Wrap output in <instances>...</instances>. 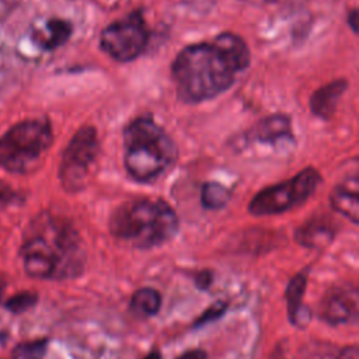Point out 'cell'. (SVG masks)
Wrapping results in <instances>:
<instances>
[{"label":"cell","instance_id":"1","mask_svg":"<svg viewBox=\"0 0 359 359\" xmlns=\"http://www.w3.org/2000/svg\"><path fill=\"white\" fill-rule=\"evenodd\" d=\"M250 65V50L236 34L223 32L212 42L184 48L172 62V79L178 97L198 104L229 90L237 74Z\"/></svg>","mask_w":359,"mask_h":359},{"label":"cell","instance_id":"2","mask_svg":"<svg viewBox=\"0 0 359 359\" xmlns=\"http://www.w3.org/2000/svg\"><path fill=\"white\" fill-rule=\"evenodd\" d=\"M18 254L25 273L43 280L77 278L86 265V250L74 226L49 212L28 223Z\"/></svg>","mask_w":359,"mask_h":359},{"label":"cell","instance_id":"3","mask_svg":"<svg viewBox=\"0 0 359 359\" xmlns=\"http://www.w3.org/2000/svg\"><path fill=\"white\" fill-rule=\"evenodd\" d=\"M109 231L132 247L147 250L163 245L177 234L178 217L161 199H133L112 212Z\"/></svg>","mask_w":359,"mask_h":359},{"label":"cell","instance_id":"4","mask_svg":"<svg viewBox=\"0 0 359 359\" xmlns=\"http://www.w3.org/2000/svg\"><path fill=\"white\" fill-rule=\"evenodd\" d=\"M123 147L125 168L139 182L156 180L177 157L174 142L150 116H139L125 128Z\"/></svg>","mask_w":359,"mask_h":359},{"label":"cell","instance_id":"5","mask_svg":"<svg viewBox=\"0 0 359 359\" xmlns=\"http://www.w3.org/2000/svg\"><path fill=\"white\" fill-rule=\"evenodd\" d=\"M48 119H24L0 136V165L13 174L34 171L52 144Z\"/></svg>","mask_w":359,"mask_h":359},{"label":"cell","instance_id":"6","mask_svg":"<svg viewBox=\"0 0 359 359\" xmlns=\"http://www.w3.org/2000/svg\"><path fill=\"white\" fill-rule=\"evenodd\" d=\"M321 182L317 170L309 167L273 187L259 191L250 202L248 210L255 216H268L283 213L306 202Z\"/></svg>","mask_w":359,"mask_h":359},{"label":"cell","instance_id":"7","mask_svg":"<svg viewBox=\"0 0 359 359\" xmlns=\"http://www.w3.org/2000/svg\"><path fill=\"white\" fill-rule=\"evenodd\" d=\"M149 29L140 10L105 27L100 35L102 50L118 62L136 59L146 48Z\"/></svg>","mask_w":359,"mask_h":359},{"label":"cell","instance_id":"8","mask_svg":"<svg viewBox=\"0 0 359 359\" xmlns=\"http://www.w3.org/2000/svg\"><path fill=\"white\" fill-rule=\"evenodd\" d=\"M98 150L100 143L93 126H84L74 133L63 151L59 168V178L66 189L77 191L84 184Z\"/></svg>","mask_w":359,"mask_h":359},{"label":"cell","instance_id":"9","mask_svg":"<svg viewBox=\"0 0 359 359\" xmlns=\"http://www.w3.org/2000/svg\"><path fill=\"white\" fill-rule=\"evenodd\" d=\"M358 316L359 292L351 283L328 289L318 304V317L331 325L356 324Z\"/></svg>","mask_w":359,"mask_h":359},{"label":"cell","instance_id":"10","mask_svg":"<svg viewBox=\"0 0 359 359\" xmlns=\"http://www.w3.org/2000/svg\"><path fill=\"white\" fill-rule=\"evenodd\" d=\"M307 285V272L302 271L296 273L286 287V304L289 321L294 327H306L311 318L310 310L303 304L304 290Z\"/></svg>","mask_w":359,"mask_h":359},{"label":"cell","instance_id":"11","mask_svg":"<svg viewBox=\"0 0 359 359\" xmlns=\"http://www.w3.org/2000/svg\"><path fill=\"white\" fill-rule=\"evenodd\" d=\"M359 182L358 175L346 178L344 182L338 184L331 194V206L339 215L348 217L352 223L359 222Z\"/></svg>","mask_w":359,"mask_h":359},{"label":"cell","instance_id":"12","mask_svg":"<svg viewBox=\"0 0 359 359\" xmlns=\"http://www.w3.org/2000/svg\"><path fill=\"white\" fill-rule=\"evenodd\" d=\"M250 139L259 143L276 144L283 140L292 142L290 119L283 115H273L258 122L250 132Z\"/></svg>","mask_w":359,"mask_h":359},{"label":"cell","instance_id":"13","mask_svg":"<svg viewBox=\"0 0 359 359\" xmlns=\"http://www.w3.org/2000/svg\"><path fill=\"white\" fill-rule=\"evenodd\" d=\"M296 241L306 248H321L335 237V227L325 219H311L296 230Z\"/></svg>","mask_w":359,"mask_h":359},{"label":"cell","instance_id":"14","mask_svg":"<svg viewBox=\"0 0 359 359\" xmlns=\"http://www.w3.org/2000/svg\"><path fill=\"white\" fill-rule=\"evenodd\" d=\"M345 88H346L345 80H335L318 88L311 95V100H310V107L313 114H316L323 119L330 118L335 111V107L342 93L345 91Z\"/></svg>","mask_w":359,"mask_h":359},{"label":"cell","instance_id":"15","mask_svg":"<svg viewBox=\"0 0 359 359\" xmlns=\"http://www.w3.org/2000/svg\"><path fill=\"white\" fill-rule=\"evenodd\" d=\"M297 359H359V349L356 345L339 348L328 342L313 341L302 346Z\"/></svg>","mask_w":359,"mask_h":359},{"label":"cell","instance_id":"16","mask_svg":"<svg viewBox=\"0 0 359 359\" xmlns=\"http://www.w3.org/2000/svg\"><path fill=\"white\" fill-rule=\"evenodd\" d=\"M161 294L153 287L137 289L130 299V310L140 317H153L160 311Z\"/></svg>","mask_w":359,"mask_h":359},{"label":"cell","instance_id":"17","mask_svg":"<svg viewBox=\"0 0 359 359\" xmlns=\"http://www.w3.org/2000/svg\"><path fill=\"white\" fill-rule=\"evenodd\" d=\"M48 35L41 42V48L45 50H55L67 42L72 35V24L62 18H50L45 24Z\"/></svg>","mask_w":359,"mask_h":359},{"label":"cell","instance_id":"18","mask_svg":"<svg viewBox=\"0 0 359 359\" xmlns=\"http://www.w3.org/2000/svg\"><path fill=\"white\" fill-rule=\"evenodd\" d=\"M230 199V191L219 182H205L201 189V202L206 209H222Z\"/></svg>","mask_w":359,"mask_h":359},{"label":"cell","instance_id":"19","mask_svg":"<svg viewBox=\"0 0 359 359\" xmlns=\"http://www.w3.org/2000/svg\"><path fill=\"white\" fill-rule=\"evenodd\" d=\"M49 346L48 338H36L17 344L11 351V359H43Z\"/></svg>","mask_w":359,"mask_h":359},{"label":"cell","instance_id":"20","mask_svg":"<svg viewBox=\"0 0 359 359\" xmlns=\"http://www.w3.org/2000/svg\"><path fill=\"white\" fill-rule=\"evenodd\" d=\"M38 300H39V296L36 292L21 290V292H17L13 296H10L7 300H4L3 306L11 314H22V313L31 310L32 307H35Z\"/></svg>","mask_w":359,"mask_h":359},{"label":"cell","instance_id":"21","mask_svg":"<svg viewBox=\"0 0 359 359\" xmlns=\"http://www.w3.org/2000/svg\"><path fill=\"white\" fill-rule=\"evenodd\" d=\"M227 310V303L226 302H216L212 306H209L195 321H194V328H199L202 325H206L217 318H220Z\"/></svg>","mask_w":359,"mask_h":359},{"label":"cell","instance_id":"22","mask_svg":"<svg viewBox=\"0 0 359 359\" xmlns=\"http://www.w3.org/2000/svg\"><path fill=\"white\" fill-rule=\"evenodd\" d=\"M21 199V195L15 189H13L10 184L0 178V210L20 203Z\"/></svg>","mask_w":359,"mask_h":359},{"label":"cell","instance_id":"23","mask_svg":"<svg viewBox=\"0 0 359 359\" xmlns=\"http://www.w3.org/2000/svg\"><path fill=\"white\" fill-rule=\"evenodd\" d=\"M194 280H195V285L198 286V289L206 290L213 282V273L209 269H202L195 275Z\"/></svg>","mask_w":359,"mask_h":359},{"label":"cell","instance_id":"24","mask_svg":"<svg viewBox=\"0 0 359 359\" xmlns=\"http://www.w3.org/2000/svg\"><path fill=\"white\" fill-rule=\"evenodd\" d=\"M175 359H208V355L203 349H191L177 356Z\"/></svg>","mask_w":359,"mask_h":359},{"label":"cell","instance_id":"25","mask_svg":"<svg viewBox=\"0 0 359 359\" xmlns=\"http://www.w3.org/2000/svg\"><path fill=\"white\" fill-rule=\"evenodd\" d=\"M348 22H349L352 31L356 32V31H358V10H356V8H353V10L349 13V15H348Z\"/></svg>","mask_w":359,"mask_h":359},{"label":"cell","instance_id":"26","mask_svg":"<svg viewBox=\"0 0 359 359\" xmlns=\"http://www.w3.org/2000/svg\"><path fill=\"white\" fill-rule=\"evenodd\" d=\"M143 359H161V353L158 349H153L151 352H149Z\"/></svg>","mask_w":359,"mask_h":359},{"label":"cell","instance_id":"27","mask_svg":"<svg viewBox=\"0 0 359 359\" xmlns=\"http://www.w3.org/2000/svg\"><path fill=\"white\" fill-rule=\"evenodd\" d=\"M4 289H6V285L3 280H0V304L3 303V296H4Z\"/></svg>","mask_w":359,"mask_h":359}]
</instances>
